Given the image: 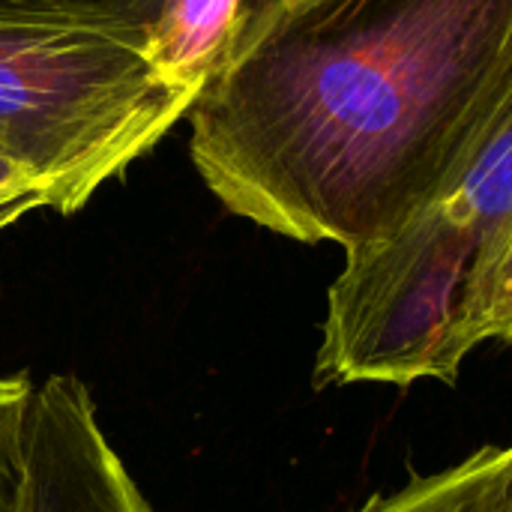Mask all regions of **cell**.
<instances>
[{
	"mask_svg": "<svg viewBox=\"0 0 512 512\" xmlns=\"http://www.w3.org/2000/svg\"><path fill=\"white\" fill-rule=\"evenodd\" d=\"M270 3H282V6H291V3H303V0H270Z\"/></svg>",
	"mask_w": 512,
	"mask_h": 512,
	"instance_id": "obj_11",
	"label": "cell"
},
{
	"mask_svg": "<svg viewBox=\"0 0 512 512\" xmlns=\"http://www.w3.org/2000/svg\"><path fill=\"white\" fill-rule=\"evenodd\" d=\"M165 0H0V18L90 27L150 45Z\"/></svg>",
	"mask_w": 512,
	"mask_h": 512,
	"instance_id": "obj_7",
	"label": "cell"
},
{
	"mask_svg": "<svg viewBox=\"0 0 512 512\" xmlns=\"http://www.w3.org/2000/svg\"><path fill=\"white\" fill-rule=\"evenodd\" d=\"M21 512H153L75 375L33 387Z\"/></svg>",
	"mask_w": 512,
	"mask_h": 512,
	"instance_id": "obj_4",
	"label": "cell"
},
{
	"mask_svg": "<svg viewBox=\"0 0 512 512\" xmlns=\"http://www.w3.org/2000/svg\"><path fill=\"white\" fill-rule=\"evenodd\" d=\"M39 207H48L42 186L0 141V234Z\"/></svg>",
	"mask_w": 512,
	"mask_h": 512,
	"instance_id": "obj_10",
	"label": "cell"
},
{
	"mask_svg": "<svg viewBox=\"0 0 512 512\" xmlns=\"http://www.w3.org/2000/svg\"><path fill=\"white\" fill-rule=\"evenodd\" d=\"M351 512H512V441L483 447L444 471L411 477Z\"/></svg>",
	"mask_w": 512,
	"mask_h": 512,
	"instance_id": "obj_6",
	"label": "cell"
},
{
	"mask_svg": "<svg viewBox=\"0 0 512 512\" xmlns=\"http://www.w3.org/2000/svg\"><path fill=\"white\" fill-rule=\"evenodd\" d=\"M492 339L512 345V228L495 264L489 267L468 315L471 348Z\"/></svg>",
	"mask_w": 512,
	"mask_h": 512,
	"instance_id": "obj_9",
	"label": "cell"
},
{
	"mask_svg": "<svg viewBox=\"0 0 512 512\" xmlns=\"http://www.w3.org/2000/svg\"><path fill=\"white\" fill-rule=\"evenodd\" d=\"M243 12L246 0H165L147 45L153 66L198 99L234 48Z\"/></svg>",
	"mask_w": 512,
	"mask_h": 512,
	"instance_id": "obj_5",
	"label": "cell"
},
{
	"mask_svg": "<svg viewBox=\"0 0 512 512\" xmlns=\"http://www.w3.org/2000/svg\"><path fill=\"white\" fill-rule=\"evenodd\" d=\"M33 387L24 372L0 375V512H21Z\"/></svg>",
	"mask_w": 512,
	"mask_h": 512,
	"instance_id": "obj_8",
	"label": "cell"
},
{
	"mask_svg": "<svg viewBox=\"0 0 512 512\" xmlns=\"http://www.w3.org/2000/svg\"><path fill=\"white\" fill-rule=\"evenodd\" d=\"M192 102L135 39L0 18V141L60 216L153 150Z\"/></svg>",
	"mask_w": 512,
	"mask_h": 512,
	"instance_id": "obj_3",
	"label": "cell"
},
{
	"mask_svg": "<svg viewBox=\"0 0 512 512\" xmlns=\"http://www.w3.org/2000/svg\"><path fill=\"white\" fill-rule=\"evenodd\" d=\"M510 90L512 0H252L192 162L234 216L354 252L450 186Z\"/></svg>",
	"mask_w": 512,
	"mask_h": 512,
	"instance_id": "obj_1",
	"label": "cell"
},
{
	"mask_svg": "<svg viewBox=\"0 0 512 512\" xmlns=\"http://www.w3.org/2000/svg\"><path fill=\"white\" fill-rule=\"evenodd\" d=\"M512 228V90L450 186L345 255L333 294L357 348L402 381H447L474 351L471 303Z\"/></svg>",
	"mask_w": 512,
	"mask_h": 512,
	"instance_id": "obj_2",
	"label": "cell"
}]
</instances>
